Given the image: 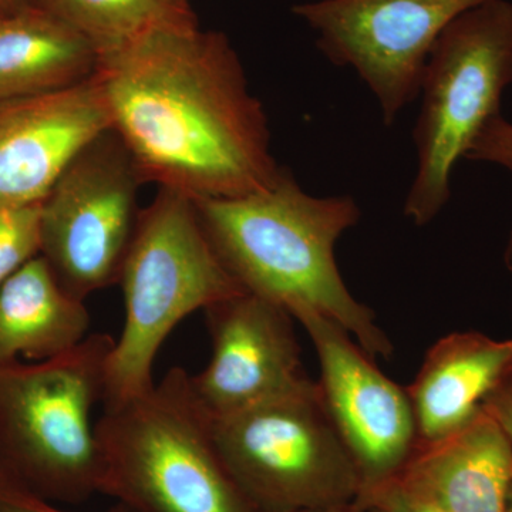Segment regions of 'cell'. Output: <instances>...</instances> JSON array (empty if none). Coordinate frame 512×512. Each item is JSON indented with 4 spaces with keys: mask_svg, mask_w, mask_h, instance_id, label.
Wrapping results in <instances>:
<instances>
[{
    "mask_svg": "<svg viewBox=\"0 0 512 512\" xmlns=\"http://www.w3.org/2000/svg\"><path fill=\"white\" fill-rule=\"evenodd\" d=\"M96 77L144 183L214 200L265 190L282 174L264 106L224 33L197 20L158 26L101 55Z\"/></svg>",
    "mask_w": 512,
    "mask_h": 512,
    "instance_id": "6da1fadb",
    "label": "cell"
},
{
    "mask_svg": "<svg viewBox=\"0 0 512 512\" xmlns=\"http://www.w3.org/2000/svg\"><path fill=\"white\" fill-rule=\"evenodd\" d=\"M194 201L212 247L245 292L293 319H332L373 360L393 356L375 312L350 293L336 264V242L362 217L355 198L313 197L284 168L265 190Z\"/></svg>",
    "mask_w": 512,
    "mask_h": 512,
    "instance_id": "7a4b0ae2",
    "label": "cell"
},
{
    "mask_svg": "<svg viewBox=\"0 0 512 512\" xmlns=\"http://www.w3.org/2000/svg\"><path fill=\"white\" fill-rule=\"evenodd\" d=\"M101 494L133 512H259L221 460L190 373L174 367L153 389L96 421Z\"/></svg>",
    "mask_w": 512,
    "mask_h": 512,
    "instance_id": "3957f363",
    "label": "cell"
},
{
    "mask_svg": "<svg viewBox=\"0 0 512 512\" xmlns=\"http://www.w3.org/2000/svg\"><path fill=\"white\" fill-rule=\"evenodd\" d=\"M119 284L126 318L107 362L104 407L153 389L154 360L178 323L245 292L212 247L195 201L168 188L140 211Z\"/></svg>",
    "mask_w": 512,
    "mask_h": 512,
    "instance_id": "277c9868",
    "label": "cell"
},
{
    "mask_svg": "<svg viewBox=\"0 0 512 512\" xmlns=\"http://www.w3.org/2000/svg\"><path fill=\"white\" fill-rule=\"evenodd\" d=\"M114 340L93 333L62 355L0 367V467L52 503L101 494L92 414Z\"/></svg>",
    "mask_w": 512,
    "mask_h": 512,
    "instance_id": "5b68a950",
    "label": "cell"
},
{
    "mask_svg": "<svg viewBox=\"0 0 512 512\" xmlns=\"http://www.w3.org/2000/svg\"><path fill=\"white\" fill-rule=\"evenodd\" d=\"M512 84V3L488 0L450 23L421 76L413 141L417 170L404 215L417 227L436 220L451 197V173L481 128L500 114Z\"/></svg>",
    "mask_w": 512,
    "mask_h": 512,
    "instance_id": "8992f818",
    "label": "cell"
},
{
    "mask_svg": "<svg viewBox=\"0 0 512 512\" xmlns=\"http://www.w3.org/2000/svg\"><path fill=\"white\" fill-rule=\"evenodd\" d=\"M207 419L221 460L259 512L338 507L362 493L359 468L313 380Z\"/></svg>",
    "mask_w": 512,
    "mask_h": 512,
    "instance_id": "52a82bcc",
    "label": "cell"
},
{
    "mask_svg": "<svg viewBox=\"0 0 512 512\" xmlns=\"http://www.w3.org/2000/svg\"><path fill=\"white\" fill-rule=\"evenodd\" d=\"M143 184L130 151L109 130L74 158L43 200L40 255L74 298L119 284Z\"/></svg>",
    "mask_w": 512,
    "mask_h": 512,
    "instance_id": "ba28073f",
    "label": "cell"
},
{
    "mask_svg": "<svg viewBox=\"0 0 512 512\" xmlns=\"http://www.w3.org/2000/svg\"><path fill=\"white\" fill-rule=\"evenodd\" d=\"M488 0H316L293 8L329 62L355 70L392 126L419 97L427 57L444 29Z\"/></svg>",
    "mask_w": 512,
    "mask_h": 512,
    "instance_id": "9c48e42d",
    "label": "cell"
},
{
    "mask_svg": "<svg viewBox=\"0 0 512 512\" xmlns=\"http://www.w3.org/2000/svg\"><path fill=\"white\" fill-rule=\"evenodd\" d=\"M320 366L319 390L363 488L396 477L417 444L406 387L380 372L348 330L319 313H302ZM362 488V490H363Z\"/></svg>",
    "mask_w": 512,
    "mask_h": 512,
    "instance_id": "30bf717a",
    "label": "cell"
},
{
    "mask_svg": "<svg viewBox=\"0 0 512 512\" xmlns=\"http://www.w3.org/2000/svg\"><path fill=\"white\" fill-rule=\"evenodd\" d=\"M212 355L190 375L195 402L208 417L248 409L308 383L291 313L242 292L205 309Z\"/></svg>",
    "mask_w": 512,
    "mask_h": 512,
    "instance_id": "8fae6325",
    "label": "cell"
},
{
    "mask_svg": "<svg viewBox=\"0 0 512 512\" xmlns=\"http://www.w3.org/2000/svg\"><path fill=\"white\" fill-rule=\"evenodd\" d=\"M109 130L96 73L66 89L0 100V207L42 204L74 158Z\"/></svg>",
    "mask_w": 512,
    "mask_h": 512,
    "instance_id": "7c38bea8",
    "label": "cell"
},
{
    "mask_svg": "<svg viewBox=\"0 0 512 512\" xmlns=\"http://www.w3.org/2000/svg\"><path fill=\"white\" fill-rule=\"evenodd\" d=\"M512 439L483 406L453 433L417 443L396 478L448 512H504Z\"/></svg>",
    "mask_w": 512,
    "mask_h": 512,
    "instance_id": "4fadbf2b",
    "label": "cell"
},
{
    "mask_svg": "<svg viewBox=\"0 0 512 512\" xmlns=\"http://www.w3.org/2000/svg\"><path fill=\"white\" fill-rule=\"evenodd\" d=\"M511 369L512 339L467 330L437 340L406 387L417 443L439 440L463 426Z\"/></svg>",
    "mask_w": 512,
    "mask_h": 512,
    "instance_id": "5bb4252c",
    "label": "cell"
},
{
    "mask_svg": "<svg viewBox=\"0 0 512 512\" xmlns=\"http://www.w3.org/2000/svg\"><path fill=\"white\" fill-rule=\"evenodd\" d=\"M89 326L84 301L64 291L42 255L0 284V367L62 355Z\"/></svg>",
    "mask_w": 512,
    "mask_h": 512,
    "instance_id": "9a60e30c",
    "label": "cell"
},
{
    "mask_svg": "<svg viewBox=\"0 0 512 512\" xmlns=\"http://www.w3.org/2000/svg\"><path fill=\"white\" fill-rule=\"evenodd\" d=\"M99 52L45 10L25 6L0 22V100L55 92L89 80Z\"/></svg>",
    "mask_w": 512,
    "mask_h": 512,
    "instance_id": "2e32d148",
    "label": "cell"
},
{
    "mask_svg": "<svg viewBox=\"0 0 512 512\" xmlns=\"http://www.w3.org/2000/svg\"><path fill=\"white\" fill-rule=\"evenodd\" d=\"M28 6L45 10L82 33L99 56L158 26L197 20L192 10L175 9L163 0H28Z\"/></svg>",
    "mask_w": 512,
    "mask_h": 512,
    "instance_id": "e0dca14e",
    "label": "cell"
},
{
    "mask_svg": "<svg viewBox=\"0 0 512 512\" xmlns=\"http://www.w3.org/2000/svg\"><path fill=\"white\" fill-rule=\"evenodd\" d=\"M42 204L0 207V284L40 255Z\"/></svg>",
    "mask_w": 512,
    "mask_h": 512,
    "instance_id": "ac0fdd59",
    "label": "cell"
},
{
    "mask_svg": "<svg viewBox=\"0 0 512 512\" xmlns=\"http://www.w3.org/2000/svg\"><path fill=\"white\" fill-rule=\"evenodd\" d=\"M470 161H481L500 165L512 174V123L497 114L483 128L468 148L466 156ZM504 262L512 272V232L504 252Z\"/></svg>",
    "mask_w": 512,
    "mask_h": 512,
    "instance_id": "d6986e66",
    "label": "cell"
},
{
    "mask_svg": "<svg viewBox=\"0 0 512 512\" xmlns=\"http://www.w3.org/2000/svg\"><path fill=\"white\" fill-rule=\"evenodd\" d=\"M356 504L363 512H448L407 490L396 478L363 488Z\"/></svg>",
    "mask_w": 512,
    "mask_h": 512,
    "instance_id": "ffe728a7",
    "label": "cell"
},
{
    "mask_svg": "<svg viewBox=\"0 0 512 512\" xmlns=\"http://www.w3.org/2000/svg\"><path fill=\"white\" fill-rule=\"evenodd\" d=\"M0 512H67L40 497L0 467ZM107 512H133L117 503Z\"/></svg>",
    "mask_w": 512,
    "mask_h": 512,
    "instance_id": "44dd1931",
    "label": "cell"
},
{
    "mask_svg": "<svg viewBox=\"0 0 512 512\" xmlns=\"http://www.w3.org/2000/svg\"><path fill=\"white\" fill-rule=\"evenodd\" d=\"M481 406L504 427L512 439V369L488 393Z\"/></svg>",
    "mask_w": 512,
    "mask_h": 512,
    "instance_id": "7402d4cb",
    "label": "cell"
},
{
    "mask_svg": "<svg viewBox=\"0 0 512 512\" xmlns=\"http://www.w3.org/2000/svg\"><path fill=\"white\" fill-rule=\"evenodd\" d=\"M279 512H363L356 503L338 505V507L303 508V510L279 511Z\"/></svg>",
    "mask_w": 512,
    "mask_h": 512,
    "instance_id": "603a6c76",
    "label": "cell"
},
{
    "mask_svg": "<svg viewBox=\"0 0 512 512\" xmlns=\"http://www.w3.org/2000/svg\"><path fill=\"white\" fill-rule=\"evenodd\" d=\"M25 6H28V0H0V13L10 15Z\"/></svg>",
    "mask_w": 512,
    "mask_h": 512,
    "instance_id": "cb8c5ba5",
    "label": "cell"
},
{
    "mask_svg": "<svg viewBox=\"0 0 512 512\" xmlns=\"http://www.w3.org/2000/svg\"><path fill=\"white\" fill-rule=\"evenodd\" d=\"M163 2L173 6L175 9L191 10L190 0H163Z\"/></svg>",
    "mask_w": 512,
    "mask_h": 512,
    "instance_id": "d4e9b609",
    "label": "cell"
},
{
    "mask_svg": "<svg viewBox=\"0 0 512 512\" xmlns=\"http://www.w3.org/2000/svg\"><path fill=\"white\" fill-rule=\"evenodd\" d=\"M504 512H512V474L510 485H508L507 501H505Z\"/></svg>",
    "mask_w": 512,
    "mask_h": 512,
    "instance_id": "484cf974",
    "label": "cell"
},
{
    "mask_svg": "<svg viewBox=\"0 0 512 512\" xmlns=\"http://www.w3.org/2000/svg\"><path fill=\"white\" fill-rule=\"evenodd\" d=\"M5 16H8V15H2V13H0V22H2V19L5 18Z\"/></svg>",
    "mask_w": 512,
    "mask_h": 512,
    "instance_id": "4316f807",
    "label": "cell"
}]
</instances>
